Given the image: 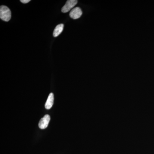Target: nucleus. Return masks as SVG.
Returning <instances> with one entry per match:
<instances>
[{
  "label": "nucleus",
  "instance_id": "nucleus-1",
  "mask_svg": "<svg viewBox=\"0 0 154 154\" xmlns=\"http://www.w3.org/2000/svg\"><path fill=\"white\" fill-rule=\"evenodd\" d=\"M11 10L7 6L2 5L0 8V18L5 22H8L11 19Z\"/></svg>",
  "mask_w": 154,
  "mask_h": 154
},
{
  "label": "nucleus",
  "instance_id": "nucleus-2",
  "mask_svg": "<svg viewBox=\"0 0 154 154\" xmlns=\"http://www.w3.org/2000/svg\"><path fill=\"white\" fill-rule=\"evenodd\" d=\"M78 2L76 0H68L67 1L66 4L62 8V12L63 13H67L77 5Z\"/></svg>",
  "mask_w": 154,
  "mask_h": 154
},
{
  "label": "nucleus",
  "instance_id": "nucleus-3",
  "mask_svg": "<svg viewBox=\"0 0 154 154\" xmlns=\"http://www.w3.org/2000/svg\"><path fill=\"white\" fill-rule=\"evenodd\" d=\"M50 121V116L49 115H45L43 118L40 119L38 123V127L41 129L46 128L48 126Z\"/></svg>",
  "mask_w": 154,
  "mask_h": 154
},
{
  "label": "nucleus",
  "instance_id": "nucleus-4",
  "mask_svg": "<svg viewBox=\"0 0 154 154\" xmlns=\"http://www.w3.org/2000/svg\"><path fill=\"white\" fill-rule=\"evenodd\" d=\"M82 14V11L79 7H76L73 9L69 13L71 18L74 19H79Z\"/></svg>",
  "mask_w": 154,
  "mask_h": 154
},
{
  "label": "nucleus",
  "instance_id": "nucleus-5",
  "mask_svg": "<svg viewBox=\"0 0 154 154\" xmlns=\"http://www.w3.org/2000/svg\"><path fill=\"white\" fill-rule=\"evenodd\" d=\"M54 100V95L53 93H51L48 96V98L45 104V108L46 109H50L52 107Z\"/></svg>",
  "mask_w": 154,
  "mask_h": 154
},
{
  "label": "nucleus",
  "instance_id": "nucleus-6",
  "mask_svg": "<svg viewBox=\"0 0 154 154\" xmlns=\"http://www.w3.org/2000/svg\"><path fill=\"white\" fill-rule=\"evenodd\" d=\"M63 28V24H60L57 25L54 30L53 36L55 37L58 36L62 32Z\"/></svg>",
  "mask_w": 154,
  "mask_h": 154
},
{
  "label": "nucleus",
  "instance_id": "nucleus-7",
  "mask_svg": "<svg viewBox=\"0 0 154 154\" xmlns=\"http://www.w3.org/2000/svg\"><path fill=\"white\" fill-rule=\"evenodd\" d=\"M30 0H21L20 2L23 4H27L30 2Z\"/></svg>",
  "mask_w": 154,
  "mask_h": 154
}]
</instances>
